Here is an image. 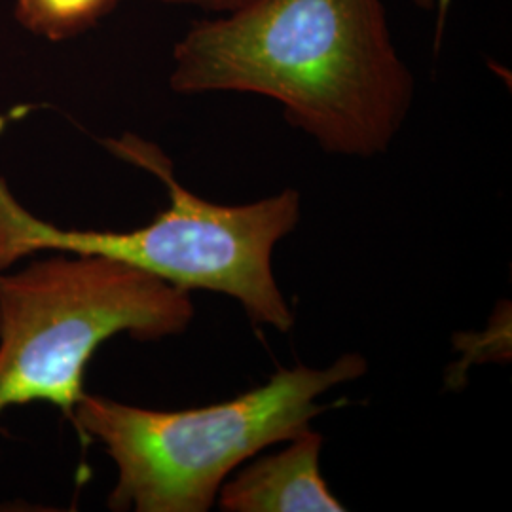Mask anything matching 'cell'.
I'll return each instance as SVG.
<instances>
[{
    "label": "cell",
    "instance_id": "52a82bcc",
    "mask_svg": "<svg viewBox=\"0 0 512 512\" xmlns=\"http://www.w3.org/2000/svg\"><path fill=\"white\" fill-rule=\"evenodd\" d=\"M154 2L173 4V6H194V8H202L205 12L219 16V14H228L236 8H241V6L249 4L251 0H154Z\"/></svg>",
    "mask_w": 512,
    "mask_h": 512
},
{
    "label": "cell",
    "instance_id": "6da1fadb",
    "mask_svg": "<svg viewBox=\"0 0 512 512\" xmlns=\"http://www.w3.org/2000/svg\"><path fill=\"white\" fill-rule=\"evenodd\" d=\"M175 93H255L329 154H385L414 103L384 0H251L196 21L173 50Z\"/></svg>",
    "mask_w": 512,
    "mask_h": 512
},
{
    "label": "cell",
    "instance_id": "3957f363",
    "mask_svg": "<svg viewBox=\"0 0 512 512\" xmlns=\"http://www.w3.org/2000/svg\"><path fill=\"white\" fill-rule=\"evenodd\" d=\"M366 370L363 355L346 353L327 368H281L232 401L171 412L84 393L69 420L116 465L110 511L207 512L232 471L310 429L327 410L317 399Z\"/></svg>",
    "mask_w": 512,
    "mask_h": 512
},
{
    "label": "cell",
    "instance_id": "ba28073f",
    "mask_svg": "<svg viewBox=\"0 0 512 512\" xmlns=\"http://www.w3.org/2000/svg\"><path fill=\"white\" fill-rule=\"evenodd\" d=\"M416 6H420L423 10H429L433 6H439V23H437V35L442 37V29H444V18H446V12H448V6H450V0H414ZM437 40V44H439Z\"/></svg>",
    "mask_w": 512,
    "mask_h": 512
},
{
    "label": "cell",
    "instance_id": "7a4b0ae2",
    "mask_svg": "<svg viewBox=\"0 0 512 512\" xmlns=\"http://www.w3.org/2000/svg\"><path fill=\"white\" fill-rule=\"evenodd\" d=\"M103 145L116 158L158 177L169 207L147 226L126 232L61 228L31 213L0 177V270L38 253L107 256L190 293L226 294L258 327L293 329L294 311L277 287L272 256L300 220L296 190L220 205L184 188L164 150L147 139L126 133Z\"/></svg>",
    "mask_w": 512,
    "mask_h": 512
},
{
    "label": "cell",
    "instance_id": "8992f818",
    "mask_svg": "<svg viewBox=\"0 0 512 512\" xmlns=\"http://www.w3.org/2000/svg\"><path fill=\"white\" fill-rule=\"evenodd\" d=\"M120 0H16V19L33 35L65 40L90 31Z\"/></svg>",
    "mask_w": 512,
    "mask_h": 512
},
{
    "label": "cell",
    "instance_id": "5b68a950",
    "mask_svg": "<svg viewBox=\"0 0 512 512\" xmlns=\"http://www.w3.org/2000/svg\"><path fill=\"white\" fill-rule=\"evenodd\" d=\"M323 435L306 429L274 456L255 459L220 486L224 512H344L321 473Z\"/></svg>",
    "mask_w": 512,
    "mask_h": 512
},
{
    "label": "cell",
    "instance_id": "277c9868",
    "mask_svg": "<svg viewBox=\"0 0 512 512\" xmlns=\"http://www.w3.org/2000/svg\"><path fill=\"white\" fill-rule=\"evenodd\" d=\"M192 319L190 291L107 256L50 253L0 270V416L48 403L71 418L105 342H158Z\"/></svg>",
    "mask_w": 512,
    "mask_h": 512
}]
</instances>
